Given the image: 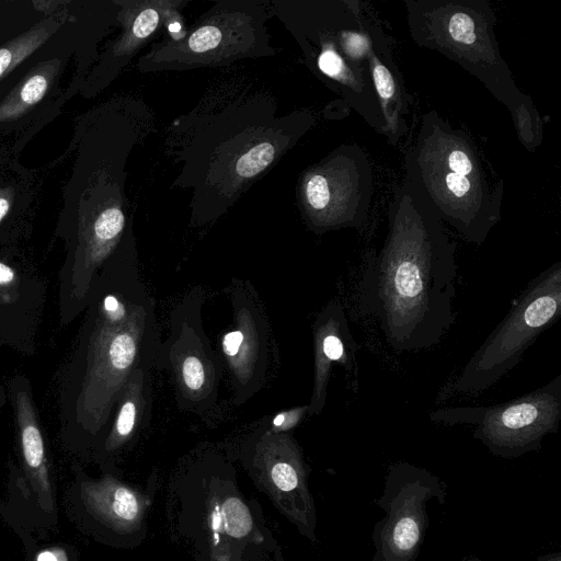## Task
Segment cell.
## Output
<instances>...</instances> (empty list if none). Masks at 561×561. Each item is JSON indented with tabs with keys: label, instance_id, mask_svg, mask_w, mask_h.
Segmentation results:
<instances>
[{
	"label": "cell",
	"instance_id": "1",
	"mask_svg": "<svg viewBox=\"0 0 561 561\" xmlns=\"http://www.w3.org/2000/svg\"><path fill=\"white\" fill-rule=\"evenodd\" d=\"M83 323L55 377L62 438L103 442L132 375L158 364L155 302L139 269L133 232L99 274Z\"/></svg>",
	"mask_w": 561,
	"mask_h": 561
},
{
	"label": "cell",
	"instance_id": "2",
	"mask_svg": "<svg viewBox=\"0 0 561 561\" xmlns=\"http://www.w3.org/2000/svg\"><path fill=\"white\" fill-rule=\"evenodd\" d=\"M135 109L121 101L108 102L76 125L73 175L55 231L65 246L59 272L63 327L84 314L99 274L132 232L125 168L141 132Z\"/></svg>",
	"mask_w": 561,
	"mask_h": 561
},
{
	"label": "cell",
	"instance_id": "3",
	"mask_svg": "<svg viewBox=\"0 0 561 561\" xmlns=\"http://www.w3.org/2000/svg\"><path fill=\"white\" fill-rule=\"evenodd\" d=\"M455 251L438 216L404 186L385 243L366 255L359 283L361 312L377 320L395 351L431 349L455 324Z\"/></svg>",
	"mask_w": 561,
	"mask_h": 561
},
{
	"label": "cell",
	"instance_id": "4",
	"mask_svg": "<svg viewBox=\"0 0 561 561\" xmlns=\"http://www.w3.org/2000/svg\"><path fill=\"white\" fill-rule=\"evenodd\" d=\"M191 118L173 145L182 164L175 186L192 190L199 224L219 219L314 124L308 112L279 117L276 103L263 96Z\"/></svg>",
	"mask_w": 561,
	"mask_h": 561
},
{
	"label": "cell",
	"instance_id": "5",
	"mask_svg": "<svg viewBox=\"0 0 561 561\" xmlns=\"http://www.w3.org/2000/svg\"><path fill=\"white\" fill-rule=\"evenodd\" d=\"M405 186L441 222L482 245L500 220L502 192H492L474 143L438 114L427 113L406 158Z\"/></svg>",
	"mask_w": 561,
	"mask_h": 561
},
{
	"label": "cell",
	"instance_id": "6",
	"mask_svg": "<svg viewBox=\"0 0 561 561\" xmlns=\"http://www.w3.org/2000/svg\"><path fill=\"white\" fill-rule=\"evenodd\" d=\"M268 2L220 0L188 31L152 45L141 73L186 72L277 55L267 27Z\"/></svg>",
	"mask_w": 561,
	"mask_h": 561
},
{
	"label": "cell",
	"instance_id": "7",
	"mask_svg": "<svg viewBox=\"0 0 561 561\" xmlns=\"http://www.w3.org/2000/svg\"><path fill=\"white\" fill-rule=\"evenodd\" d=\"M103 38L96 32L77 34L34 57L7 80L0 88V147L19 155L34 135L60 116L70 100L61 86L68 66L78 65L82 85L98 60Z\"/></svg>",
	"mask_w": 561,
	"mask_h": 561
},
{
	"label": "cell",
	"instance_id": "8",
	"mask_svg": "<svg viewBox=\"0 0 561 561\" xmlns=\"http://www.w3.org/2000/svg\"><path fill=\"white\" fill-rule=\"evenodd\" d=\"M412 36L422 45L449 56L478 77L492 94L518 110L519 90L501 59L491 24V10L480 2L408 4Z\"/></svg>",
	"mask_w": 561,
	"mask_h": 561
},
{
	"label": "cell",
	"instance_id": "9",
	"mask_svg": "<svg viewBox=\"0 0 561 561\" xmlns=\"http://www.w3.org/2000/svg\"><path fill=\"white\" fill-rule=\"evenodd\" d=\"M561 314V262L534 278L457 377V394L483 393L517 366Z\"/></svg>",
	"mask_w": 561,
	"mask_h": 561
},
{
	"label": "cell",
	"instance_id": "10",
	"mask_svg": "<svg viewBox=\"0 0 561 561\" xmlns=\"http://www.w3.org/2000/svg\"><path fill=\"white\" fill-rule=\"evenodd\" d=\"M117 0L0 2V88L39 54L79 33L119 26Z\"/></svg>",
	"mask_w": 561,
	"mask_h": 561
},
{
	"label": "cell",
	"instance_id": "11",
	"mask_svg": "<svg viewBox=\"0 0 561 561\" xmlns=\"http://www.w3.org/2000/svg\"><path fill=\"white\" fill-rule=\"evenodd\" d=\"M432 421L475 426L474 438L491 454L517 459L540 450L561 419V374L545 386L510 402L490 407H460L432 412Z\"/></svg>",
	"mask_w": 561,
	"mask_h": 561
},
{
	"label": "cell",
	"instance_id": "12",
	"mask_svg": "<svg viewBox=\"0 0 561 561\" xmlns=\"http://www.w3.org/2000/svg\"><path fill=\"white\" fill-rule=\"evenodd\" d=\"M446 502L438 476L408 462L388 468L382 496L376 506L385 512L373 530L374 555L370 561H416L429 526L428 503Z\"/></svg>",
	"mask_w": 561,
	"mask_h": 561
},
{
	"label": "cell",
	"instance_id": "13",
	"mask_svg": "<svg viewBox=\"0 0 561 561\" xmlns=\"http://www.w3.org/2000/svg\"><path fill=\"white\" fill-rule=\"evenodd\" d=\"M47 296L31 251L22 244L0 247V347L36 353Z\"/></svg>",
	"mask_w": 561,
	"mask_h": 561
},
{
	"label": "cell",
	"instance_id": "14",
	"mask_svg": "<svg viewBox=\"0 0 561 561\" xmlns=\"http://www.w3.org/2000/svg\"><path fill=\"white\" fill-rule=\"evenodd\" d=\"M349 150L337 151L304 175L300 203L311 230L325 233L345 227H360L369 201V176L362 178Z\"/></svg>",
	"mask_w": 561,
	"mask_h": 561
},
{
	"label": "cell",
	"instance_id": "15",
	"mask_svg": "<svg viewBox=\"0 0 561 561\" xmlns=\"http://www.w3.org/2000/svg\"><path fill=\"white\" fill-rule=\"evenodd\" d=\"M197 304H185L173 316V331L160 349L158 364H170L182 408L202 410L216 400L222 365L203 334Z\"/></svg>",
	"mask_w": 561,
	"mask_h": 561
},
{
	"label": "cell",
	"instance_id": "16",
	"mask_svg": "<svg viewBox=\"0 0 561 561\" xmlns=\"http://www.w3.org/2000/svg\"><path fill=\"white\" fill-rule=\"evenodd\" d=\"M120 36L99 54L79 87V94L93 98L105 90L164 25L180 20L182 0H118Z\"/></svg>",
	"mask_w": 561,
	"mask_h": 561
},
{
	"label": "cell",
	"instance_id": "17",
	"mask_svg": "<svg viewBox=\"0 0 561 561\" xmlns=\"http://www.w3.org/2000/svg\"><path fill=\"white\" fill-rule=\"evenodd\" d=\"M314 342L315 385L308 410L311 414L318 415L325 408L329 377L336 363L349 374L352 391L358 393L360 388V347L353 338L345 308L339 302H331L318 316L314 327Z\"/></svg>",
	"mask_w": 561,
	"mask_h": 561
},
{
	"label": "cell",
	"instance_id": "18",
	"mask_svg": "<svg viewBox=\"0 0 561 561\" xmlns=\"http://www.w3.org/2000/svg\"><path fill=\"white\" fill-rule=\"evenodd\" d=\"M9 398L14 410L17 438L25 474L37 495L40 506L47 512L55 509L47 446L39 410L30 381L24 375L8 382Z\"/></svg>",
	"mask_w": 561,
	"mask_h": 561
},
{
	"label": "cell",
	"instance_id": "19",
	"mask_svg": "<svg viewBox=\"0 0 561 561\" xmlns=\"http://www.w3.org/2000/svg\"><path fill=\"white\" fill-rule=\"evenodd\" d=\"M18 156L0 147V246L22 244L32 233L38 182Z\"/></svg>",
	"mask_w": 561,
	"mask_h": 561
},
{
	"label": "cell",
	"instance_id": "20",
	"mask_svg": "<svg viewBox=\"0 0 561 561\" xmlns=\"http://www.w3.org/2000/svg\"><path fill=\"white\" fill-rule=\"evenodd\" d=\"M236 329L223 337L222 349L239 393L251 395L266 366V342L259 327V313L250 303L236 302Z\"/></svg>",
	"mask_w": 561,
	"mask_h": 561
},
{
	"label": "cell",
	"instance_id": "21",
	"mask_svg": "<svg viewBox=\"0 0 561 561\" xmlns=\"http://www.w3.org/2000/svg\"><path fill=\"white\" fill-rule=\"evenodd\" d=\"M150 368L136 371L118 400L103 445L107 452L121 448L139 431L145 421L150 420L152 411V386Z\"/></svg>",
	"mask_w": 561,
	"mask_h": 561
},
{
	"label": "cell",
	"instance_id": "22",
	"mask_svg": "<svg viewBox=\"0 0 561 561\" xmlns=\"http://www.w3.org/2000/svg\"><path fill=\"white\" fill-rule=\"evenodd\" d=\"M82 494L90 512L112 522H132L140 511L139 501L128 488L105 482L86 483Z\"/></svg>",
	"mask_w": 561,
	"mask_h": 561
},
{
	"label": "cell",
	"instance_id": "23",
	"mask_svg": "<svg viewBox=\"0 0 561 561\" xmlns=\"http://www.w3.org/2000/svg\"><path fill=\"white\" fill-rule=\"evenodd\" d=\"M224 529L233 537H242L247 535L253 520L244 505L238 499H228L223 506Z\"/></svg>",
	"mask_w": 561,
	"mask_h": 561
},
{
	"label": "cell",
	"instance_id": "24",
	"mask_svg": "<svg viewBox=\"0 0 561 561\" xmlns=\"http://www.w3.org/2000/svg\"><path fill=\"white\" fill-rule=\"evenodd\" d=\"M271 477L274 485L282 491H292L299 486V475H297L294 467L286 463L274 465Z\"/></svg>",
	"mask_w": 561,
	"mask_h": 561
},
{
	"label": "cell",
	"instance_id": "25",
	"mask_svg": "<svg viewBox=\"0 0 561 561\" xmlns=\"http://www.w3.org/2000/svg\"><path fill=\"white\" fill-rule=\"evenodd\" d=\"M37 561H68L66 553L60 548H50L41 552Z\"/></svg>",
	"mask_w": 561,
	"mask_h": 561
},
{
	"label": "cell",
	"instance_id": "26",
	"mask_svg": "<svg viewBox=\"0 0 561 561\" xmlns=\"http://www.w3.org/2000/svg\"><path fill=\"white\" fill-rule=\"evenodd\" d=\"M534 561H561V556L559 553L548 554L545 556L538 557Z\"/></svg>",
	"mask_w": 561,
	"mask_h": 561
},
{
	"label": "cell",
	"instance_id": "27",
	"mask_svg": "<svg viewBox=\"0 0 561 561\" xmlns=\"http://www.w3.org/2000/svg\"><path fill=\"white\" fill-rule=\"evenodd\" d=\"M0 247H2V246H0Z\"/></svg>",
	"mask_w": 561,
	"mask_h": 561
}]
</instances>
